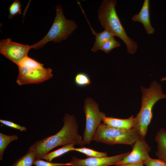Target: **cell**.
<instances>
[{"mask_svg":"<svg viewBox=\"0 0 166 166\" xmlns=\"http://www.w3.org/2000/svg\"><path fill=\"white\" fill-rule=\"evenodd\" d=\"M73 151L83 153L88 157H102L108 156V154L106 152H98L85 147L77 148H74Z\"/></svg>","mask_w":166,"mask_h":166,"instance_id":"cell-18","label":"cell"},{"mask_svg":"<svg viewBox=\"0 0 166 166\" xmlns=\"http://www.w3.org/2000/svg\"><path fill=\"white\" fill-rule=\"evenodd\" d=\"M140 136L134 128L118 129L101 123L96 130L93 140L106 144L133 145Z\"/></svg>","mask_w":166,"mask_h":166,"instance_id":"cell-5","label":"cell"},{"mask_svg":"<svg viewBox=\"0 0 166 166\" xmlns=\"http://www.w3.org/2000/svg\"><path fill=\"white\" fill-rule=\"evenodd\" d=\"M161 80L162 81H166V77H163Z\"/></svg>","mask_w":166,"mask_h":166,"instance_id":"cell-26","label":"cell"},{"mask_svg":"<svg viewBox=\"0 0 166 166\" xmlns=\"http://www.w3.org/2000/svg\"><path fill=\"white\" fill-rule=\"evenodd\" d=\"M120 42L113 37L105 42L101 46L100 50L108 53L113 49L120 46Z\"/></svg>","mask_w":166,"mask_h":166,"instance_id":"cell-20","label":"cell"},{"mask_svg":"<svg viewBox=\"0 0 166 166\" xmlns=\"http://www.w3.org/2000/svg\"><path fill=\"white\" fill-rule=\"evenodd\" d=\"M145 166H166V162L160 159H153L150 157L144 162Z\"/></svg>","mask_w":166,"mask_h":166,"instance_id":"cell-22","label":"cell"},{"mask_svg":"<svg viewBox=\"0 0 166 166\" xmlns=\"http://www.w3.org/2000/svg\"><path fill=\"white\" fill-rule=\"evenodd\" d=\"M149 0H144L140 10L137 14L132 16L131 19L134 22H141L146 33L149 34L155 32V30L151 25L150 16Z\"/></svg>","mask_w":166,"mask_h":166,"instance_id":"cell-11","label":"cell"},{"mask_svg":"<svg viewBox=\"0 0 166 166\" xmlns=\"http://www.w3.org/2000/svg\"><path fill=\"white\" fill-rule=\"evenodd\" d=\"M0 122L6 126L18 129L21 131H25L27 130V128L26 127L21 126L9 121L0 119Z\"/></svg>","mask_w":166,"mask_h":166,"instance_id":"cell-23","label":"cell"},{"mask_svg":"<svg viewBox=\"0 0 166 166\" xmlns=\"http://www.w3.org/2000/svg\"><path fill=\"white\" fill-rule=\"evenodd\" d=\"M31 46L12 42L10 38L0 42V53L18 65L26 57Z\"/></svg>","mask_w":166,"mask_h":166,"instance_id":"cell-8","label":"cell"},{"mask_svg":"<svg viewBox=\"0 0 166 166\" xmlns=\"http://www.w3.org/2000/svg\"><path fill=\"white\" fill-rule=\"evenodd\" d=\"M103 123L111 127L124 130H128L134 128L135 117L132 116L128 118L121 119L112 117H106Z\"/></svg>","mask_w":166,"mask_h":166,"instance_id":"cell-12","label":"cell"},{"mask_svg":"<svg viewBox=\"0 0 166 166\" xmlns=\"http://www.w3.org/2000/svg\"><path fill=\"white\" fill-rule=\"evenodd\" d=\"M117 4L116 0L102 1L97 11L98 19L105 29L109 30L114 36L119 38L124 42L128 53L134 54L137 49V43L127 34L117 13Z\"/></svg>","mask_w":166,"mask_h":166,"instance_id":"cell-2","label":"cell"},{"mask_svg":"<svg viewBox=\"0 0 166 166\" xmlns=\"http://www.w3.org/2000/svg\"><path fill=\"white\" fill-rule=\"evenodd\" d=\"M19 73L16 82L19 85L38 84L52 77V70L43 67V64L29 57L17 65Z\"/></svg>","mask_w":166,"mask_h":166,"instance_id":"cell-6","label":"cell"},{"mask_svg":"<svg viewBox=\"0 0 166 166\" xmlns=\"http://www.w3.org/2000/svg\"><path fill=\"white\" fill-rule=\"evenodd\" d=\"M141 106L139 113L135 117L134 128L141 137L144 138L147 133L148 127L152 118V109L159 100L166 98L163 93L161 85L154 81L148 88H141Z\"/></svg>","mask_w":166,"mask_h":166,"instance_id":"cell-3","label":"cell"},{"mask_svg":"<svg viewBox=\"0 0 166 166\" xmlns=\"http://www.w3.org/2000/svg\"><path fill=\"white\" fill-rule=\"evenodd\" d=\"M34 165L36 166H57L60 165H67L66 164H60L52 163L48 161H45L38 159L35 160Z\"/></svg>","mask_w":166,"mask_h":166,"instance_id":"cell-24","label":"cell"},{"mask_svg":"<svg viewBox=\"0 0 166 166\" xmlns=\"http://www.w3.org/2000/svg\"><path fill=\"white\" fill-rule=\"evenodd\" d=\"M130 152L111 156L102 157H88L81 159L76 157H72L70 161L67 163L69 166H108L114 165L122 160Z\"/></svg>","mask_w":166,"mask_h":166,"instance_id":"cell-10","label":"cell"},{"mask_svg":"<svg viewBox=\"0 0 166 166\" xmlns=\"http://www.w3.org/2000/svg\"><path fill=\"white\" fill-rule=\"evenodd\" d=\"M63 121V125L58 132L37 140L30 146L29 150L34 151L36 160L58 146L70 144L81 146L84 145L82 137L78 133V125L75 116L66 113Z\"/></svg>","mask_w":166,"mask_h":166,"instance_id":"cell-1","label":"cell"},{"mask_svg":"<svg viewBox=\"0 0 166 166\" xmlns=\"http://www.w3.org/2000/svg\"><path fill=\"white\" fill-rule=\"evenodd\" d=\"M143 162H139L136 163L128 164L117 166H144Z\"/></svg>","mask_w":166,"mask_h":166,"instance_id":"cell-25","label":"cell"},{"mask_svg":"<svg viewBox=\"0 0 166 166\" xmlns=\"http://www.w3.org/2000/svg\"><path fill=\"white\" fill-rule=\"evenodd\" d=\"M91 28L92 33L95 35V41L91 50L93 52H96L100 50L101 46L107 40L114 36L108 30L105 29L103 31L97 33Z\"/></svg>","mask_w":166,"mask_h":166,"instance_id":"cell-14","label":"cell"},{"mask_svg":"<svg viewBox=\"0 0 166 166\" xmlns=\"http://www.w3.org/2000/svg\"><path fill=\"white\" fill-rule=\"evenodd\" d=\"M55 8L56 16L51 27L41 40L31 45V49L41 48L49 41L57 43L65 40L77 28V25L74 21L65 17L61 5L57 6Z\"/></svg>","mask_w":166,"mask_h":166,"instance_id":"cell-4","label":"cell"},{"mask_svg":"<svg viewBox=\"0 0 166 166\" xmlns=\"http://www.w3.org/2000/svg\"><path fill=\"white\" fill-rule=\"evenodd\" d=\"M74 81L76 85L81 87L89 85L91 83V80L89 75L83 72L78 73L75 77Z\"/></svg>","mask_w":166,"mask_h":166,"instance_id":"cell-19","label":"cell"},{"mask_svg":"<svg viewBox=\"0 0 166 166\" xmlns=\"http://www.w3.org/2000/svg\"><path fill=\"white\" fill-rule=\"evenodd\" d=\"M20 1L18 0L14 1L9 7V18L12 19L15 15L18 14H20L22 11Z\"/></svg>","mask_w":166,"mask_h":166,"instance_id":"cell-21","label":"cell"},{"mask_svg":"<svg viewBox=\"0 0 166 166\" xmlns=\"http://www.w3.org/2000/svg\"><path fill=\"white\" fill-rule=\"evenodd\" d=\"M75 145L70 144L64 145L61 148L48 153L42 156L40 159H44L50 162L53 159L58 157L70 151H73Z\"/></svg>","mask_w":166,"mask_h":166,"instance_id":"cell-15","label":"cell"},{"mask_svg":"<svg viewBox=\"0 0 166 166\" xmlns=\"http://www.w3.org/2000/svg\"><path fill=\"white\" fill-rule=\"evenodd\" d=\"M18 136L16 135H7L0 132V160L3 158L4 151L8 145L11 142L18 139Z\"/></svg>","mask_w":166,"mask_h":166,"instance_id":"cell-17","label":"cell"},{"mask_svg":"<svg viewBox=\"0 0 166 166\" xmlns=\"http://www.w3.org/2000/svg\"><path fill=\"white\" fill-rule=\"evenodd\" d=\"M36 160L34 151L28 150L26 154L18 159L12 166H33Z\"/></svg>","mask_w":166,"mask_h":166,"instance_id":"cell-16","label":"cell"},{"mask_svg":"<svg viewBox=\"0 0 166 166\" xmlns=\"http://www.w3.org/2000/svg\"><path fill=\"white\" fill-rule=\"evenodd\" d=\"M83 110L86 120L82 137L85 145L89 144L93 140L98 127L106 116L104 113L100 111L97 103L90 97L85 100Z\"/></svg>","mask_w":166,"mask_h":166,"instance_id":"cell-7","label":"cell"},{"mask_svg":"<svg viewBox=\"0 0 166 166\" xmlns=\"http://www.w3.org/2000/svg\"><path fill=\"white\" fill-rule=\"evenodd\" d=\"M133 145L132 151L114 165L119 166L141 162H144L150 157L149 152L151 148L146 142L144 138L140 136Z\"/></svg>","mask_w":166,"mask_h":166,"instance_id":"cell-9","label":"cell"},{"mask_svg":"<svg viewBox=\"0 0 166 166\" xmlns=\"http://www.w3.org/2000/svg\"><path fill=\"white\" fill-rule=\"evenodd\" d=\"M155 140L157 144L156 155L159 159L166 162V130L161 128L156 135Z\"/></svg>","mask_w":166,"mask_h":166,"instance_id":"cell-13","label":"cell"}]
</instances>
